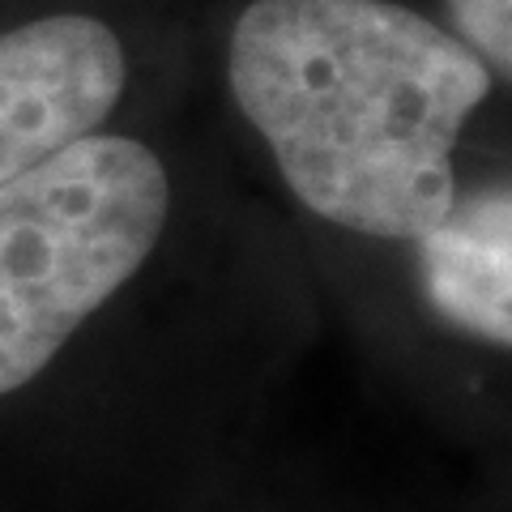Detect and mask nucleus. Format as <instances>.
<instances>
[{"label": "nucleus", "instance_id": "1", "mask_svg": "<svg viewBox=\"0 0 512 512\" xmlns=\"http://www.w3.org/2000/svg\"><path fill=\"white\" fill-rule=\"evenodd\" d=\"M210 94L299 214L410 248L470 180L508 90L423 0H192Z\"/></svg>", "mask_w": 512, "mask_h": 512}, {"label": "nucleus", "instance_id": "2", "mask_svg": "<svg viewBox=\"0 0 512 512\" xmlns=\"http://www.w3.org/2000/svg\"><path fill=\"white\" fill-rule=\"evenodd\" d=\"M171 116L103 128L0 184V397L43 380L184 235L197 171Z\"/></svg>", "mask_w": 512, "mask_h": 512}, {"label": "nucleus", "instance_id": "3", "mask_svg": "<svg viewBox=\"0 0 512 512\" xmlns=\"http://www.w3.org/2000/svg\"><path fill=\"white\" fill-rule=\"evenodd\" d=\"M197 99L192 0H0V184Z\"/></svg>", "mask_w": 512, "mask_h": 512}, {"label": "nucleus", "instance_id": "4", "mask_svg": "<svg viewBox=\"0 0 512 512\" xmlns=\"http://www.w3.org/2000/svg\"><path fill=\"white\" fill-rule=\"evenodd\" d=\"M414 295L431 320L487 350L512 346V180L474 167L448 214L406 248Z\"/></svg>", "mask_w": 512, "mask_h": 512}, {"label": "nucleus", "instance_id": "5", "mask_svg": "<svg viewBox=\"0 0 512 512\" xmlns=\"http://www.w3.org/2000/svg\"><path fill=\"white\" fill-rule=\"evenodd\" d=\"M423 5L504 86H512V0H423Z\"/></svg>", "mask_w": 512, "mask_h": 512}]
</instances>
